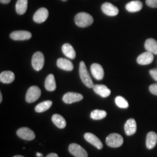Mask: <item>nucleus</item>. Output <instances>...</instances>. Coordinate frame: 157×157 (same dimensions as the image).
<instances>
[{"label":"nucleus","mask_w":157,"mask_h":157,"mask_svg":"<svg viewBox=\"0 0 157 157\" xmlns=\"http://www.w3.org/2000/svg\"><path fill=\"white\" fill-rule=\"evenodd\" d=\"M74 21L76 25L81 28H86V27L90 26L93 23L94 19L91 15L89 13H78L74 17Z\"/></svg>","instance_id":"f257e3e1"},{"label":"nucleus","mask_w":157,"mask_h":157,"mask_svg":"<svg viewBox=\"0 0 157 157\" xmlns=\"http://www.w3.org/2000/svg\"><path fill=\"white\" fill-rule=\"evenodd\" d=\"M79 76L82 82L89 88H93L94 84L91 77H90L89 72L86 67L84 62L81 61L79 64Z\"/></svg>","instance_id":"f03ea898"},{"label":"nucleus","mask_w":157,"mask_h":157,"mask_svg":"<svg viewBox=\"0 0 157 157\" xmlns=\"http://www.w3.org/2000/svg\"><path fill=\"white\" fill-rule=\"evenodd\" d=\"M105 143H106L107 146L111 147V148H118L123 144L124 139L121 137V135L119 134L112 133L106 137Z\"/></svg>","instance_id":"7ed1b4c3"},{"label":"nucleus","mask_w":157,"mask_h":157,"mask_svg":"<svg viewBox=\"0 0 157 157\" xmlns=\"http://www.w3.org/2000/svg\"><path fill=\"white\" fill-rule=\"evenodd\" d=\"M41 90L37 86H32L29 87V89L27 91L26 95H25V101L28 103H34L39 99L41 96Z\"/></svg>","instance_id":"20e7f679"},{"label":"nucleus","mask_w":157,"mask_h":157,"mask_svg":"<svg viewBox=\"0 0 157 157\" xmlns=\"http://www.w3.org/2000/svg\"><path fill=\"white\" fill-rule=\"evenodd\" d=\"M31 64L34 70L40 71L44 64V56L42 52H36L34 54L31 60Z\"/></svg>","instance_id":"39448f33"},{"label":"nucleus","mask_w":157,"mask_h":157,"mask_svg":"<svg viewBox=\"0 0 157 157\" xmlns=\"http://www.w3.org/2000/svg\"><path fill=\"white\" fill-rule=\"evenodd\" d=\"M68 151L75 157H87V152L81 146L76 143H71L68 147Z\"/></svg>","instance_id":"423d86ee"},{"label":"nucleus","mask_w":157,"mask_h":157,"mask_svg":"<svg viewBox=\"0 0 157 157\" xmlns=\"http://www.w3.org/2000/svg\"><path fill=\"white\" fill-rule=\"evenodd\" d=\"M17 135L19 137L25 140H32L35 138V133L28 127H22L17 129Z\"/></svg>","instance_id":"0eeeda50"},{"label":"nucleus","mask_w":157,"mask_h":157,"mask_svg":"<svg viewBox=\"0 0 157 157\" xmlns=\"http://www.w3.org/2000/svg\"><path fill=\"white\" fill-rule=\"evenodd\" d=\"M10 38L15 41H23L30 39L32 36L31 33L27 31H15L10 35Z\"/></svg>","instance_id":"6e6552de"},{"label":"nucleus","mask_w":157,"mask_h":157,"mask_svg":"<svg viewBox=\"0 0 157 157\" xmlns=\"http://www.w3.org/2000/svg\"><path fill=\"white\" fill-rule=\"evenodd\" d=\"M49 15V13L48 9L44 7H41L34 13L33 16V20L35 23H44L47 19H48Z\"/></svg>","instance_id":"1a4fd4ad"},{"label":"nucleus","mask_w":157,"mask_h":157,"mask_svg":"<svg viewBox=\"0 0 157 157\" xmlns=\"http://www.w3.org/2000/svg\"><path fill=\"white\" fill-rule=\"evenodd\" d=\"M101 10L104 14L109 16H116L119 14V9L111 3L105 2L101 6Z\"/></svg>","instance_id":"9d476101"},{"label":"nucleus","mask_w":157,"mask_h":157,"mask_svg":"<svg viewBox=\"0 0 157 157\" xmlns=\"http://www.w3.org/2000/svg\"><path fill=\"white\" fill-rule=\"evenodd\" d=\"M83 99V95L82 94L76 93H67L63 97V101L65 103L70 104L78 102Z\"/></svg>","instance_id":"9b49d317"},{"label":"nucleus","mask_w":157,"mask_h":157,"mask_svg":"<svg viewBox=\"0 0 157 157\" xmlns=\"http://www.w3.org/2000/svg\"><path fill=\"white\" fill-rule=\"evenodd\" d=\"M153 60H154V54L150 52H148V51L140 54L137 58V63L143 65V66L151 63Z\"/></svg>","instance_id":"f8f14e48"},{"label":"nucleus","mask_w":157,"mask_h":157,"mask_svg":"<svg viewBox=\"0 0 157 157\" xmlns=\"http://www.w3.org/2000/svg\"><path fill=\"white\" fill-rule=\"evenodd\" d=\"M84 139L87 141L88 143H91L93 146L96 147L98 149H102L103 148V143L101 141L98 137L96 136V135L92 134L90 132H87L85 133L84 135Z\"/></svg>","instance_id":"ddd939ff"},{"label":"nucleus","mask_w":157,"mask_h":157,"mask_svg":"<svg viewBox=\"0 0 157 157\" xmlns=\"http://www.w3.org/2000/svg\"><path fill=\"white\" fill-rule=\"evenodd\" d=\"M90 71H91L92 75L93 77L97 80H101L103 78L104 76V71L103 68L98 63H93L92 64L90 67Z\"/></svg>","instance_id":"4468645a"},{"label":"nucleus","mask_w":157,"mask_h":157,"mask_svg":"<svg viewBox=\"0 0 157 157\" xmlns=\"http://www.w3.org/2000/svg\"><path fill=\"white\" fill-rule=\"evenodd\" d=\"M124 131L127 135H134L137 131V124L134 119H129L124 124Z\"/></svg>","instance_id":"2eb2a0df"},{"label":"nucleus","mask_w":157,"mask_h":157,"mask_svg":"<svg viewBox=\"0 0 157 157\" xmlns=\"http://www.w3.org/2000/svg\"><path fill=\"white\" fill-rule=\"evenodd\" d=\"M57 66L59 68L66 71H71L74 69L73 63L66 58H59L57 60Z\"/></svg>","instance_id":"dca6fc26"},{"label":"nucleus","mask_w":157,"mask_h":157,"mask_svg":"<svg viewBox=\"0 0 157 157\" xmlns=\"http://www.w3.org/2000/svg\"><path fill=\"white\" fill-rule=\"evenodd\" d=\"M93 90L96 94L101 95L103 98H107L111 95V90L106 86L103 85V84H96V85H94Z\"/></svg>","instance_id":"f3484780"},{"label":"nucleus","mask_w":157,"mask_h":157,"mask_svg":"<svg viewBox=\"0 0 157 157\" xmlns=\"http://www.w3.org/2000/svg\"><path fill=\"white\" fill-rule=\"evenodd\" d=\"M126 10L129 13H136L142 10L143 8V3L139 0H135V1L129 2L127 3L126 6Z\"/></svg>","instance_id":"a211bd4d"},{"label":"nucleus","mask_w":157,"mask_h":157,"mask_svg":"<svg viewBox=\"0 0 157 157\" xmlns=\"http://www.w3.org/2000/svg\"><path fill=\"white\" fill-rule=\"evenodd\" d=\"M15 80V74L10 71H5L0 74V81L2 83L10 84Z\"/></svg>","instance_id":"6ab92c4d"},{"label":"nucleus","mask_w":157,"mask_h":157,"mask_svg":"<svg viewBox=\"0 0 157 157\" xmlns=\"http://www.w3.org/2000/svg\"><path fill=\"white\" fill-rule=\"evenodd\" d=\"M145 48L148 52L157 55V41L152 38L148 39L145 42Z\"/></svg>","instance_id":"aec40b11"},{"label":"nucleus","mask_w":157,"mask_h":157,"mask_svg":"<svg viewBox=\"0 0 157 157\" xmlns=\"http://www.w3.org/2000/svg\"><path fill=\"white\" fill-rule=\"evenodd\" d=\"M157 143V134L154 132L148 133L146 137V147L148 149H152L156 146Z\"/></svg>","instance_id":"412c9836"},{"label":"nucleus","mask_w":157,"mask_h":157,"mask_svg":"<svg viewBox=\"0 0 157 157\" xmlns=\"http://www.w3.org/2000/svg\"><path fill=\"white\" fill-rule=\"evenodd\" d=\"M62 51L63 54L69 59H74L76 58V52L73 47L68 43H66L62 46Z\"/></svg>","instance_id":"4be33fe9"},{"label":"nucleus","mask_w":157,"mask_h":157,"mask_svg":"<svg viewBox=\"0 0 157 157\" xmlns=\"http://www.w3.org/2000/svg\"><path fill=\"white\" fill-rule=\"evenodd\" d=\"M44 87L48 91H54L56 89V82L53 74H49L44 82Z\"/></svg>","instance_id":"5701e85b"},{"label":"nucleus","mask_w":157,"mask_h":157,"mask_svg":"<svg viewBox=\"0 0 157 157\" xmlns=\"http://www.w3.org/2000/svg\"><path fill=\"white\" fill-rule=\"evenodd\" d=\"M28 0H17L15 5V10L19 15H23L27 10Z\"/></svg>","instance_id":"b1692460"},{"label":"nucleus","mask_w":157,"mask_h":157,"mask_svg":"<svg viewBox=\"0 0 157 157\" xmlns=\"http://www.w3.org/2000/svg\"><path fill=\"white\" fill-rule=\"evenodd\" d=\"M52 121L55 125L60 129H63L66 125V121L64 118L59 114H54L52 116Z\"/></svg>","instance_id":"393cba45"},{"label":"nucleus","mask_w":157,"mask_h":157,"mask_svg":"<svg viewBox=\"0 0 157 157\" xmlns=\"http://www.w3.org/2000/svg\"><path fill=\"white\" fill-rule=\"evenodd\" d=\"M52 102L51 101H46L44 102H42L38 105H36V108H35V111L36 112L38 113H42L46 111L47 110H48L52 106Z\"/></svg>","instance_id":"a878e982"},{"label":"nucleus","mask_w":157,"mask_h":157,"mask_svg":"<svg viewBox=\"0 0 157 157\" xmlns=\"http://www.w3.org/2000/svg\"><path fill=\"white\" fill-rule=\"evenodd\" d=\"M106 112L103 110H94L90 113V117L95 120H100V119H104L106 117Z\"/></svg>","instance_id":"bb28decb"},{"label":"nucleus","mask_w":157,"mask_h":157,"mask_svg":"<svg viewBox=\"0 0 157 157\" xmlns=\"http://www.w3.org/2000/svg\"><path fill=\"white\" fill-rule=\"evenodd\" d=\"M115 103L117 106L121 108V109H127L129 107L128 102L127 101L125 98L121 97V96H117L115 98Z\"/></svg>","instance_id":"cd10ccee"},{"label":"nucleus","mask_w":157,"mask_h":157,"mask_svg":"<svg viewBox=\"0 0 157 157\" xmlns=\"http://www.w3.org/2000/svg\"><path fill=\"white\" fill-rule=\"evenodd\" d=\"M146 5L152 8H157V0H146Z\"/></svg>","instance_id":"c85d7f7f"},{"label":"nucleus","mask_w":157,"mask_h":157,"mask_svg":"<svg viewBox=\"0 0 157 157\" xmlns=\"http://www.w3.org/2000/svg\"><path fill=\"white\" fill-rule=\"evenodd\" d=\"M149 90L153 95H157V84H154L149 87Z\"/></svg>","instance_id":"c756f323"},{"label":"nucleus","mask_w":157,"mask_h":157,"mask_svg":"<svg viewBox=\"0 0 157 157\" xmlns=\"http://www.w3.org/2000/svg\"><path fill=\"white\" fill-rule=\"evenodd\" d=\"M150 74H151V76H152V78H154V80H156V81H157V68L150 70Z\"/></svg>","instance_id":"7c9ffc66"},{"label":"nucleus","mask_w":157,"mask_h":157,"mask_svg":"<svg viewBox=\"0 0 157 157\" xmlns=\"http://www.w3.org/2000/svg\"><path fill=\"white\" fill-rule=\"evenodd\" d=\"M46 157H58V154H55V153H51V154H48Z\"/></svg>","instance_id":"2f4dec72"},{"label":"nucleus","mask_w":157,"mask_h":157,"mask_svg":"<svg viewBox=\"0 0 157 157\" xmlns=\"http://www.w3.org/2000/svg\"><path fill=\"white\" fill-rule=\"evenodd\" d=\"M11 0H0V2L2 4H9Z\"/></svg>","instance_id":"473e14b6"},{"label":"nucleus","mask_w":157,"mask_h":157,"mask_svg":"<svg viewBox=\"0 0 157 157\" xmlns=\"http://www.w3.org/2000/svg\"><path fill=\"white\" fill-rule=\"evenodd\" d=\"M36 156L38 157H42L43 155L42 154H40V153H36Z\"/></svg>","instance_id":"72a5a7b5"},{"label":"nucleus","mask_w":157,"mask_h":157,"mask_svg":"<svg viewBox=\"0 0 157 157\" xmlns=\"http://www.w3.org/2000/svg\"><path fill=\"white\" fill-rule=\"evenodd\" d=\"M2 94L0 93V103H2Z\"/></svg>","instance_id":"f704fd0d"},{"label":"nucleus","mask_w":157,"mask_h":157,"mask_svg":"<svg viewBox=\"0 0 157 157\" xmlns=\"http://www.w3.org/2000/svg\"><path fill=\"white\" fill-rule=\"evenodd\" d=\"M13 157H24V156H20V155H17V156H13Z\"/></svg>","instance_id":"c9c22d12"},{"label":"nucleus","mask_w":157,"mask_h":157,"mask_svg":"<svg viewBox=\"0 0 157 157\" xmlns=\"http://www.w3.org/2000/svg\"><path fill=\"white\" fill-rule=\"evenodd\" d=\"M62 1H63V2H66V1H68V0H62Z\"/></svg>","instance_id":"e433bc0d"}]
</instances>
